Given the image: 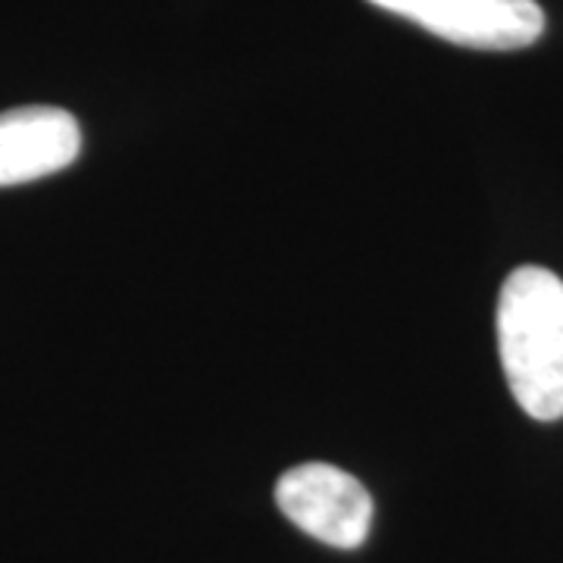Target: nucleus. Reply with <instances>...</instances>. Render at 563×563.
Here are the masks:
<instances>
[{
  "instance_id": "nucleus-4",
  "label": "nucleus",
  "mask_w": 563,
  "mask_h": 563,
  "mask_svg": "<svg viewBox=\"0 0 563 563\" xmlns=\"http://www.w3.org/2000/svg\"><path fill=\"white\" fill-rule=\"evenodd\" d=\"M81 129L60 107H16L0 113V188L54 176L79 161Z\"/></svg>"
},
{
  "instance_id": "nucleus-2",
  "label": "nucleus",
  "mask_w": 563,
  "mask_h": 563,
  "mask_svg": "<svg viewBox=\"0 0 563 563\" xmlns=\"http://www.w3.org/2000/svg\"><path fill=\"white\" fill-rule=\"evenodd\" d=\"M385 13L417 22L435 38L473 51H520L544 35L536 0H366Z\"/></svg>"
},
{
  "instance_id": "nucleus-3",
  "label": "nucleus",
  "mask_w": 563,
  "mask_h": 563,
  "mask_svg": "<svg viewBox=\"0 0 563 563\" xmlns=\"http://www.w3.org/2000/svg\"><path fill=\"white\" fill-rule=\"evenodd\" d=\"M279 510L301 532L329 548H361L373 523V498L351 473L332 463H301L276 483Z\"/></svg>"
},
{
  "instance_id": "nucleus-1",
  "label": "nucleus",
  "mask_w": 563,
  "mask_h": 563,
  "mask_svg": "<svg viewBox=\"0 0 563 563\" xmlns=\"http://www.w3.org/2000/svg\"><path fill=\"white\" fill-rule=\"evenodd\" d=\"M498 354L514 401L532 420L563 417V279L517 266L498 295Z\"/></svg>"
}]
</instances>
